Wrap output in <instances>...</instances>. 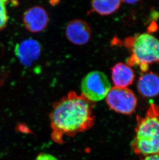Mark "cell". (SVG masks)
Instances as JSON below:
<instances>
[{
	"mask_svg": "<svg viewBox=\"0 0 159 160\" xmlns=\"http://www.w3.org/2000/svg\"><path fill=\"white\" fill-rule=\"evenodd\" d=\"M95 104L75 91L54 103L49 116L53 141L63 144L65 138H74L92 128Z\"/></svg>",
	"mask_w": 159,
	"mask_h": 160,
	"instance_id": "cell-1",
	"label": "cell"
},
{
	"mask_svg": "<svg viewBox=\"0 0 159 160\" xmlns=\"http://www.w3.org/2000/svg\"><path fill=\"white\" fill-rule=\"evenodd\" d=\"M132 150L141 157L159 152V105L152 103L143 117L137 116Z\"/></svg>",
	"mask_w": 159,
	"mask_h": 160,
	"instance_id": "cell-2",
	"label": "cell"
},
{
	"mask_svg": "<svg viewBox=\"0 0 159 160\" xmlns=\"http://www.w3.org/2000/svg\"><path fill=\"white\" fill-rule=\"evenodd\" d=\"M124 45L131 52L127 61L129 67L138 65L145 72L149 64H159V39L155 36L146 33L137 34L125 39Z\"/></svg>",
	"mask_w": 159,
	"mask_h": 160,
	"instance_id": "cell-3",
	"label": "cell"
},
{
	"mask_svg": "<svg viewBox=\"0 0 159 160\" xmlns=\"http://www.w3.org/2000/svg\"><path fill=\"white\" fill-rule=\"evenodd\" d=\"M111 88L107 76L97 71L88 73L81 82L82 94L93 103L105 98Z\"/></svg>",
	"mask_w": 159,
	"mask_h": 160,
	"instance_id": "cell-4",
	"label": "cell"
},
{
	"mask_svg": "<svg viewBox=\"0 0 159 160\" xmlns=\"http://www.w3.org/2000/svg\"><path fill=\"white\" fill-rule=\"evenodd\" d=\"M105 101L111 110L123 115L134 112L137 104L135 94L127 88L113 87L107 94Z\"/></svg>",
	"mask_w": 159,
	"mask_h": 160,
	"instance_id": "cell-5",
	"label": "cell"
},
{
	"mask_svg": "<svg viewBox=\"0 0 159 160\" xmlns=\"http://www.w3.org/2000/svg\"><path fill=\"white\" fill-rule=\"evenodd\" d=\"M41 45L33 38H27L17 44L15 48L16 56L24 67H30L41 55Z\"/></svg>",
	"mask_w": 159,
	"mask_h": 160,
	"instance_id": "cell-6",
	"label": "cell"
},
{
	"mask_svg": "<svg viewBox=\"0 0 159 160\" xmlns=\"http://www.w3.org/2000/svg\"><path fill=\"white\" fill-rule=\"evenodd\" d=\"M49 20L47 11L39 6L30 8L23 16L24 27L29 31L34 33L42 32L45 30Z\"/></svg>",
	"mask_w": 159,
	"mask_h": 160,
	"instance_id": "cell-7",
	"label": "cell"
},
{
	"mask_svg": "<svg viewBox=\"0 0 159 160\" xmlns=\"http://www.w3.org/2000/svg\"><path fill=\"white\" fill-rule=\"evenodd\" d=\"M65 33L68 40L75 45H85L92 37V30L89 24L78 19L72 20L68 23Z\"/></svg>",
	"mask_w": 159,
	"mask_h": 160,
	"instance_id": "cell-8",
	"label": "cell"
},
{
	"mask_svg": "<svg viewBox=\"0 0 159 160\" xmlns=\"http://www.w3.org/2000/svg\"><path fill=\"white\" fill-rule=\"evenodd\" d=\"M137 89L142 97L150 98L159 94V75L152 72H147L138 78Z\"/></svg>",
	"mask_w": 159,
	"mask_h": 160,
	"instance_id": "cell-9",
	"label": "cell"
},
{
	"mask_svg": "<svg viewBox=\"0 0 159 160\" xmlns=\"http://www.w3.org/2000/svg\"><path fill=\"white\" fill-rule=\"evenodd\" d=\"M111 76L114 87L127 88L133 82L135 75L130 67L126 64L119 62L112 68Z\"/></svg>",
	"mask_w": 159,
	"mask_h": 160,
	"instance_id": "cell-10",
	"label": "cell"
},
{
	"mask_svg": "<svg viewBox=\"0 0 159 160\" xmlns=\"http://www.w3.org/2000/svg\"><path fill=\"white\" fill-rule=\"evenodd\" d=\"M121 1H93L91 12H95L101 16H107L115 12L122 4Z\"/></svg>",
	"mask_w": 159,
	"mask_h": 160,
	"instance_id": "cell-11",
	"label": "cell"
},
{
	"mask_svg": "<svg viewBox=\"0 0 159 160\" xmlns=\"http://www.w3.org/2000/svg\"><path fill=\"white\" fill-rule=\"evenodd\" d=\"M7 1L0 0V30L5 28L8 21V16L6 9Z\"/></svg>",
	"mask_w": 159,
	"mask_h": 160,
	"instance_id": "cell-12",
	"label": "cell"
},
{
	"mask_svg": "<svg viewBox=\"0 0 159 160\" xmlns=\"http://www.w3.org/2000/svg\"><path fill=\"white\" fill-rule=\"evenodd\" d=\"M35 160H59L52 154L41 153L37 157Z\"/></svg>",
	"mask_w": 159,
	"mask_h": 160,
	"instance_id": "cell-13",
	"label": "cell"
},
{
	"mask_svg": "<svg viewBox=\"0 0 159 160\" xmlns=\"http://www.w3.org/2000/svg\"><path fill=\"white\" fill-rule=\"evenodd\" d=\"M140 160H159V152L141 157Z\"/></svg>",
	"mask_w": 159,
	"mask_h": 160,
	"instance_id": "cell-14",
	"label": "cell"
},
{
	"mask_svg": "<svg viewBox=\"0 0 159 160\" xmlns=\"http://www.w3.org/2000/svg\"><path fill=\"white\" fill-rule=\"evenodd\" d=\"M123 2H125V3H128V4H134V3H137L138 1H123Z\"/></svg>",
	"mask_w": 159,
	"mask_h": 160,
	"instance_id": "cell-15",
	"label": "cell"
}]
</instances>
